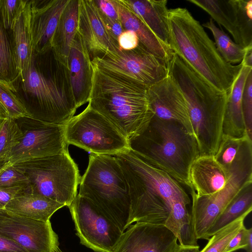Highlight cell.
I'll return each instance as SVG.
<instances>
[{
  "mask_svg": "<svg viewBox=\"0 0 252 252\" xmlns=\"http://www.w3.org/2000/svg\"><path fill=\"white\" fill-rule=\"evenodd\" d=\"M114 156L128 188L130 205L127 228L134 222L164 225L174 201L181 199L190 203L180 183L130 149Z\"/></svg>",
  "mask_w": 252,
  "mask_h": 252,
  "instance_id": "1",
  "label": "cell"
},
{
  "mask_svg": "<svg viewBox=\"0 0 252 252\" xmlns=\"http://www.w3.org/2000/svg\"><path fill=\"white\" fill-rule=\"evenodd\" d=\"M169 46L218 90L227 93L242 67L227 63L203 26L185 8L168 9Z\"/></svg>",
  "mask_w": 252,
  "mask_h": 252,
  "instance_id": "2",
  "label": "cell"
},
{
  "mask_svg": "<svg viewBox=\"0 0 252 252\" xmlns=\"http://www.w3.org/2000/svg\"><path fill=\"white\" fill-rule=\"evenodd\" d=\"M168 69L185 98L199 155H214L222 135L227 93L211 85L175 53Z\"/></svg>",
  "mask_w": 252,
  "mask_h": 252,
  "instance_id": "3",
  "label": "cell"
},
{
  "mask_svg": "<svg viewBox=\"0 0 252 252\" xmlns=\"http://www.w3.org/2000/svg\"><path fill=\"white\" fill-rule=\"evenodd\" d=\"M93 68L88 104L127 140L140 134L154 116L148 100V87L94 65Z\"/></svg>",
  "mask_w": 252,
  "mask_h": 252,
  "instance_id": "4",
  "label": "cell"
},
{
  "mask_svg": "<svg viewBox=\"0 0 252 252\" xmlns=\"http://www.w3.org/2000/svg\"><path fill=\"white\" fill-rule=\"evenodd\" d=\"M128 142L138 157L189 187V168L199 150L194 136L182 124L154 115L142 132Z\"/></svg>",
  "mask_w": 252,
  "mask_h": 252,
  "instance_id": "5",
  "label": "cell"
},
{
  "mask_svg": "<svg viewBox=\"0 0 252 252\" xmlns=\"http://www.w3.org/2000/svg\"><path fill=\"white\" fill-rule=\"evenodd\" d=\"M79 184L78 195L91 201L123 233L127 229L130 200L126 181L115 157L91 153Z\"/></svg>",
  "mask_w": 252,
  "mask_h": 252,
  "instance_id": "6",
  "label": "cell"
},
{
  "mask_svg": "<svg viewBox=\"0 0 252 252\" xmlns=\"http://www.w3.org/2000/svg\"><path fill=\"white\" fill-rule=\"evenodd\" d=\"M21 78L24 90L33 98L30 117L64 126L74 116L77 108L68 66L59 58L47 74L36 67L33 60Z\"/></svg>",
  "mask_w": 252,
  "mask_h": 252,
  "instance_id": "7",
  "label": "cell"
},
{
  "mask_svg": "<svg viewBox=\"0 0 252 252\" xmlns=\"http://www.w3.org/2000/svg\"><path fill=\"white\" fill-rule=\"evenodd\" d=\"M15 166L29 181L30 192L68 207L77 194L81 177L68 152L21 162Z\"/></svg>",
  "mask_w": 252,
  "mask_h": 252,
  "instance_id": "8",
  "label": "cell"
},
{
  "mask_svg": "<svg viewBox=\"0 0 252 252\" xmlns=\"http://www.w3.org/2000/svg\"><path fill=\"white\" fill-rule=\"evenodd\" d=\"M67 143L92 154L114 156L129 149L126 139L102 115L88 104L65 125Z\"/></svg>",
  "mask_w": 252,
  "mask_h": 252,
  "instance_id": "9",
  "label": "cell"
},
{
  "mask_svg": "<svg viewBox=\"0 0 252 252\" xmlns=\"http://www.w3.org/2000/svg\"><path fill=\"white\" fill-rule=\"evenodd\" d=\"M23 133L21 142L11 151L5 165L68 152L65 125L38 120L29 116L15 119Z\"/></svg>",
  "mask_w": 252,
  "mask_h": 252,
  "instance_id": "10",
  "label": "cell"
},
{
  "mask_svg": "<svg viewBox=\"0 0 252 252\" xmlns=\"http://www.w3.org/2000/svg\"><path fill=\"white\" fill-rule=\"evenodd\" d=\"M93 65L148 87L168 75V64L141 44L130 50L119 49L92 60Z\"/></svg>",
  "mask_w": 252,
  "mask_h": 252,
  "instance_id": "11",
  "label": "cell"
},
{
  "mask_svg": "<svg viewBox=\"0 0 252 252\" xmlns=\"http://www.w3.org/2000/svg\"><path fill=\"white\" fill-rule=\"evenodd\" d=\"M68 207L82 245L94 252H113L123 233L113 222L78 194Z\"/></svg>",
  "mask_w": 252,
  "mask_h": 252,
  "instance_id": "12",
  "label": "cell"
},
{
  "mask_svg": "<svg viewBox=\"0 0 252 252\" xmlns=\"http://www.w3.org/2000/svg\"><path fill=\"white\" fill-rule=\"evenodd\" d=\"M0 236L28 252H60L58 236L50 220H37L0 209Z\"/></svg>",
  "mask_w": 252,
  "mask_h": 252,
  "instance_id": "13",
  "label": "cell"
},
{
  "mask_svg": "<svg viewBox=\"0 0 252 252\" xmlns=\"http://www.w3.org/2000/svg\"><path fill=\"white\" fill-rule=\"evenodd\" d=\"M228 180L220 191L209 195L191 196V215L197 239L209 240L208 232L226 205L248 182L252 181V170L234 168Z\"/></svg>",
  "mask_w": 252,
  "mask_h": 252,
  "instance_id": "14",
  "label": "cell"
},
{
  "mask_svg": "<svg viewBox=\"0 0 252 252\" xmlns=\"http://www.w3.org/2000/svg\"><path fill=\"white\" fill-rule=\"evenodd\" d=\"M208 13L223 26L234 42L252 47V0H187Z\"/></svg>",
  "mask_w": 252,
  "mask_h": 252,
  "instance_id": "15",
  "label": "cell"
},
{
  "mask_svg": "<svg viewBox=\"0 0 252 252\" xmlns=\"http://www.w3.org/2000/svg\"><path fill=\"white\" fill-rule=\"evenodd\" d=\"M127 229L113 252H174L179 245L164 225L136 222Z\"/></svg>",
  "mask_w": 252,
  "mask_h": 252,
  "instance_id": "16",
  "label": "cell"
},
{
  "mask_svg": "<svg viewBox=\"0 0 252 252\" xmlns=\"http://www.w3.org/2000/svg\"><path fill=\"white\" fill-rule=\"evenodd\" d=\"M147 98L155 116L178 122L193 135L185 98L169 75L147 88Z\"/></svg>",
  "mask_w": 252,
  "mask_h": 252,
  "instance_id": "17",
  "label": "cell"
},
{
  "mask_svg": "<svg viewBox=\"0 0 252 252\" xmlns=\"http://www.w3.org/2000/svg\"><path fill=\"white\" fill-rule=\"evenodd\" d=\"M77 32L82 37L91 60L96 57L114 53L118 44L106 30L94 0H79Z\"/></svg>",
  "mask_w": 252,
  "mask_h": 252,
  "instance_id": "18",
  "label": "cell"
},
{
  "mask_svg": "<svg viewBox=\"0 0 252 252\" xmlns=\"http://www.w3.org/2000/svg\"><path fill=\"white\" fill-rule=\"evenodd\" d=\"M68 66L70 84L78 108L89 101L94 68L86 46L77 32L69 51Z\"/></svg>",
  "mask_w": 252,
  "mask_h": 252,
  "instance_id": "19",
  "label": "cell"
},
{
  "mask_svg": "<svg viewBox=\"0 0 252 252\" xmlns=\"http://www.w3.org/2000/svg\"><path fill=\"white\" fill-rule=\"evenodd\" d=\"M69 0H50L39 7L32 6L31 28L34 55L52 48V39L60 16Z\"/></svg>",
  "mask_w": 252,
  "mask_h": 252,
  "instance_id": "20",
  "label": "cell"
},
{
  "mask_svg": "<svg viewBox=\"0 0 252 252\" xmlns=\"http://www.w3.org/2000/svg\"><path fill=\"white\" fill-rule=\"evenodd\" d=\"M229 177L214 155H199L191 163L189 172L191 196L213 194L222 189Z\"/></svg>",
  "mask_w": 252,
  "mask_h": 252,
  "instance_id": "21",
  "label": "cell"
},
{
  "mask_svg": "<svg viewBox=\"0 0 252 252\" xmlns=\"http://www.w3.org/2000/svg\"><path fill=\"white\" fill-rule=\"evenodd\" d=\"M32 2L23 0L11 30L13 32V54L15 70L22 77L34 59L31 28Z\"/></svg>",
  "mask_w": 252,
  "mask_h": 252,
  "instance_id": "22",
  "label": "cell"
},
{
  "mask_svg": "<svg viewBox=\"0 0 252 252\" xmlns=\"http://www.w3.org/2000/svg\"><path fill=\"white\" fill-rule=\"evenodd\" d=\"M120 22L125 31H130L137 36L139 44L148 52L164 61L168 64L174 52L170 47L160 41L146 25L122 0H113Z\"/></svg>",
  "mask_w": 252,
  "mask_h": 252,
  "instance_id": "23",
  "label": "cell"
},
{
  "mask_svg": "<svg viewBox=\"0 0 252 252\" xmlns=\"http://www.w3.org/2000/svg\"><path fill=\"white\" fill-rule=\"evenodd\" d=\"M252 70V67L242 65L227 93L222 123L223 135L237 138L247 135L242 110V97L246 79Z\"/></svg>",
  "mask_w": 252,
  "mask_h": 252,
  "instance_id": "24",
  "label": "cell"
},
{
  "mask_svg": "<svg viewBox=\"0 0 252 252\" xmlns=\"http://www.w3.org/2000/svg\"><path fill=\"white\" fill-rule=\"evenodd\" d=\"M122 0L160 41L169 46L168 9L166 0Z\"/></svg>",
  "mask_w": 252,
  "mask_h": 252,
  "instance_id": "25",
  "label": "cell"
},
{
  "mask_svg": "<svg viewBox=\"0 0 252 252\" xmlns=\"http://www.w3.org/2000/svg\"><path fill=\"white\" fill-rule=\"evenodd\" d=\"M64 206L49 198L27 191L10 201L4 209L22 217L47 221L56 211Z\"/></svg>",
  "mask_w": 252,
  "mask_h": 252,
  "instance_id": "26",
  "label": "cell"
},
{
  "mask_svg": "<svg viewBox=\"0 0 252 252\" xmlns=\"http://www.w3.org/2000/svg\"><path fill=\"white\" fill-rule=\"evenodd\" d=\"M79 0H69L63 9L52 39V48L68 65L69 51L77 32Z\"/></svg>",
  "mask_w": 252,
  "mask_h": 252,
  "instance_id": "27",
  "label": "cell"
},
{
  "mask_svg": "<svg viewBox=\"0 0 252 252\" xmlns=\"http://www.w3.org/2000/svg\"><path fill=\"white\" fill-rule=\"evenodd\" d=\"M189 205L181 199L174 201L164 225L173 233L180 245L198 247L191 215L187 208Z\"/></svg>",
  "mask_w": 252,
  "mask_h": 252,
  "instance_id": "28",
  "label": "cell"
},
{
  "mask_svg": "<svg viewBox=\"0 0 252 252\" xmlns=\"http://www.w3.org/2000/svg\"><path fill=\"white\" fill-rule=\"evenodd\" d=\"M252 210V181L243 186L226 205L209 229L208 237L237 220L246 217Z\"/></svg>",
  "mask_w": 252,
  "mask_h": 252,
  "instance_id": "29",
  "label": "cell"
},
{
  "mask_svg": "<svg viewBox=\"0 0 252 252\" xmlns=\"http://www.w3.org/2000/svg\"><path fill=\"white\" fill-rule=\"evenodd\" d=\"M202 26L211 32L218 52L222 58L231 64L240 63L247 50L252 48H245L236 44L222 29H219L216 26L211 18L209 21L203 24Z\"/></svg>",
  "mask_w": 252,
  "mask_h": 252,
  "instance_id": "30",
  "label": "cell"
},
{
  "mask_svg": "<svg viewBox=\"0 0 252 252\" xmlns=\"http://www.w3.org/2000/svg\"><path fill=\"white\" fill-rule=\"evenodd\" d=\"M23 137L15 119L7 117L0 121V159L4 163Z\"/></svg>",
  "mask_w": 252,
  "mask_h": 252,
  "instance_id": "31",
  "label": "cell"
},
{
  "mask_svg": "<svg viewBox=\"0 0 252 252\" xmlns=\"http://www.w3.org/2000/svg\"><path fill=\"white\" fill-rule=\"evenodd\" d=\"M14 92L15 89L9 81L0 79V104L8 117L16 119L29 116L25 106Z\"/></svg>",
  "mask_w": 252,
  "mask_h": 252,
  "instance_id": "32",
  "label": "cell"
},
{
  "mask_svg": "<svg viewBox=\"0 0 252 252\" xmlns=\"http://www.w3.org/2000/svg\"><path fill=\"white\" fill-rule=\"evenodd\" d=\"M245 218L237 220L213 234L206 246L199 252H224L230 240L244 225Z\"/></svg>",
  "mask_w": 252,
  "mask_h": 252,
  "instance_id": "33",
  "label": "cell"
},
{
  "mask_svg": "<svg viewBox=\"0 0 252 252\" xmlns=\"http://www.w3.org/2000/svg\"><path fill=\"white\" fill-rule=\"evenodd\" d=\"M14 68L13 51L0 20V79L8 81Z\"/></svg>",
  "mask_w": 252,
  "mask_h": 252,
  "instance_id": "34",
  "label": "cell"
},
{
  "mask_svg": "<svg viewBox=\"0 0 252 252\" xmlns=\"http://www.w3.org/2000/svg\"><path fill=\"white\" fill-rule=\"evenodd\" d=\"M242 110L246 134L252 139V70L245 83L242 97Z\"/></svg>",
  "mask_w": 252,
  "mask_h": 252,
  "instance_id": "35",
  "label": "cell"
},
{
  "mask_svg": "<svg viewBox=\"0 0 252 252\" xmlns=\"http://www.w3.org/2000/svg\"><path fill=\"white\" fill-rule=\"evenodd\" d=\"M29 186L27 177L14 165L0 166V187Z\"/></svg>",
  "mask_w": 252,
  "mask_h": 252,
  "instance_id": "36",
  "label": "cell"
},
{
  "mask_svg": "<svg viewBox=\"0 0 252 252\" xmlns=\"http://www.w3.org/2000/svg\"><path fill=\"white\" fill-rule=\"evenodd\" d=\"M23 2L22 0H0V15L4 29H12Z\"/></svg>",
  "mask_w": 252,
  "mask_h": 252,
  "instance_id": "37",
  "label": "cell"
},
{
  "mask_svg": "<svg viewBox=\"0 0 252 252\" xmlns=\"http://www.w3.org/2000/svg\"><path fill=\"white\" fill-rule=\"evenodd\" d=\"M30 191L29 186L0 187V209L5 208L8 203L15 197Z\"/></svg>",
  "mask_w": 252,
  "mask_h": 252,
  "instance_id": "38",
  "label": "cell"
},
{
  "mask_svg": "<svg viewBox=\"0 0 252 252\" xmlns=\"http://www.w3.org/2000/svg\"><path fill=\"white\" fill-rule=\"evenodd\" d=\"M99 12L106 30L113 40L118 44L119 36L125 31L120 20L111 19Z\"/></svg>",
  "mask_w": 252,
  "mask_h": 252,
  "instance_id": "39",
  "label": "cell"
},
{
  "mask_svg": "<svg viewBox=\"0 0 252 252\" xmlns=\"http://www.w3.org/2000/svg\"><path fill=\"white\" fill-rule=\"evenodd\" d=\"M118 43L120 49L130 50L137 47L139 41L135 32L130 31H125L119 36Z\"/></svg>",
  "mask_w": 252,
  "mask_h": 252,
  "instance_id": "40",
  "label": "cell"
},
{
  "mask_svg": "<svg viewBox=\"0 0 252 252\" xmlns=\"http://www.w3.org/2000/svg\"><path fill=\"white\" fill-rule=\"evenodd\" d=\"M99 11L104 15L115 20H120L113 0H94Z\"/></svg>",
  "mask_w": 252,
  "mask_h": 252,
  "instance_id": "41",
  "label": "cell"
},
{
  "mask_svg": "<svg viewBox=\"0 0 252 252\" xmlns=\"http://www.w3.org/2000/svg\"><path fill=\"white\" fill-rule=\"evenodd\" d=\"M246 228L243 225L228 244L224 252H233L239 249H245V232Z\"/></svg>",
  "mask_w": 252,
  "mask_h": 252,
  "instance_id": "42",
  "label": "cell"
},
{
  "mask_svg": "<svg viewBox=\"0 0 252 252\" xmlns=\"http://www.w3.org/2000/svg\"><path fill=\"white\" fill-rule=\"evenodd\" d=\"M0 252H28L14 242L0 236Z\"/></svg>",
  "mask_w": 252,
  "mask_h": 252,
  "instance_id": "43",
  "label": "cell"
},
{
  "mask_svg": "<svg viewBox=\"0 0 252 252\" xmlns=\"http://www.w3.org/2000/svg\"><path fill=\"white\" fill-rule=\"evenodd\" d=\"M244 241L245 250L247 252H252V228L246 229L245 232Z\"/></svg>",
  "mask_w": 252,
  "mask_h": 252,
  "instance_id": "44",
  "label": "cell"
},
{
  "mask_svg": "<svg viewBox=\"0 0 252 252\" xmlns=\"http://www.w3.org/2000/svg\"><path fill=\"white\" fill-rule=\"evenodd\" d=\"M241 63L244 66L252 67V48L247 50Z\"/></svg>",
  "mask_w": 252,
  "mask_h": 252,
  "instance_id": "45",
  "label": "cell"
},
{
  "mask_svg": "<svg viewBox=\"0 0 252 252\" xmlns=\"http://www.w3.org/2000/svg\"><path fill=\"white\" fill-rule=\"evenodd\" d=\"M199 247L183 246L180 245L174 252H199Z\"/></svg>",
  "mask_w": 252,
  "mask_h": 252,
  "instance_id": "46",
  "label": "cell"
},
{
  "mask_svg": "<svg viewBox=\"0 0 252 252\" xmlns=\"http://www.w3.org/2000/svg\"><path fill=\"white\" fill-rule=\"evenodd\" d=\"M8 117L4 108L0 104V121Z\"/></svg>",
  "mask_w": 252,
  "mask_h": 252,
  "instance_id": "47",
  "label": "cell"
},
{
  "mask_svg": "<svg viewBox=\"0 0 252 252\" xmlns=\"http://www.w3.org/2000/svg\"><path fill=\"white\" fill-rule=\"evenodd\" d=\"M4 164V163L2 161H1L0 159V166H1L2 165H3Z\"/></svg>",
  "mask_w": 252,
  "mask_h": 252,
  "instance_id": "48",
  "label": "cell"
},
{
  "mask_svg": "<svg viewBox=\"0 0 252 252\" xmlns=\"http://www.w3.org/2000/svg\"><path fill=\"white\" fill-rule=\"evenodd\" d=\"M62 252L61 251V252Z\"/></svg>",
  "mask_w": 252,
  "mask_h": 252,
  "instance_id": "49",
  "label": "cell"
}]
</instances>
